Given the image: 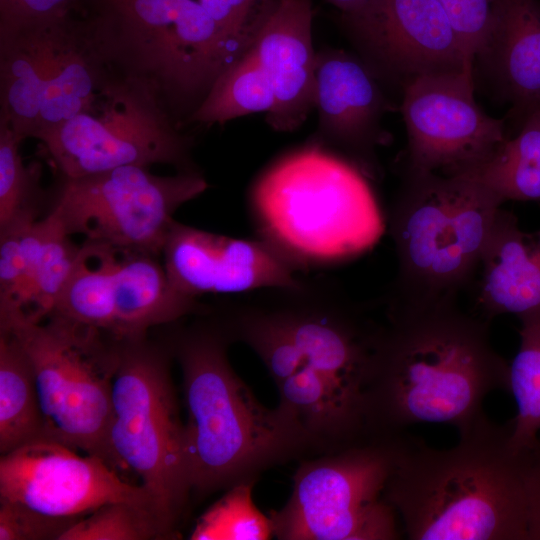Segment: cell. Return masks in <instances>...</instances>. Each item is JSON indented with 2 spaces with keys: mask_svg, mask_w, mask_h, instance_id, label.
Masks as SVG:
<instances>
[{
  "mask_svg": "<svg viewBox=\"0 0 540 540\" xmlns=\"http://www.w3.org/2000/svg\"><path fill=\"white\" fill-rule=\"evenodd\" d=\"M157 256L117 250L113 270L115 330L119 338L148 334L156 326L171 325L205 313L209 304L176 290Z\"/></svg>",
  "mask_w": 540,
  "mask_h": 540,
  "instance_id": "d6986e66",
  "label": "cell"
},
{
  "mask_svg": "<svg viewBox=\"0 0 540 540\" xmlns=\"http://www.w3.org/2000/svg\"><path fill=\"white\" fill-rule=\"evenodd\" d=\"M468 56H480L488 40L496 0H438Z\"/></svg>",
  "mask_w": 540,
  "mask_h": 540,
  "instance_id": "8d00e7d4",
  "label": "cell"
},
{
  "mask_svg": "<svg viewBox=\"0 0 540 540\" xmlns=\"http://www.w3.org/2000/svg\"><path fill=\"white\" fill-rule=\"evenodd\" d=\"M521 323L519 349L509 365V392L517 404L510 442L516 451L532 449L540 442V316Z\"/></svg>",
  "mask_w": 540,
  "mask_h": 540,
  "instance_id": "83f0119b",
  "label": "cell"
},
{
  "mask_svg": "<svg viewBox=\"0 0 540 540\" xmlns=\"http://www.w3.org/2000/svg\"><path fill=\"white\" fill-rule=\"evenodd\" d=\"M171 358L167 341L156 342L148 334L120 339L108 431L114 469L132 471L141 479L170 537L192 494Z\"/></svg>",
  "mask_w": 540,
  "mask_h": 540,
  "instance_id": "52a82bcc",
  "label": "cell"
},
{
  "mask_svg": "<svg viewBox=\"0 0 540 540\" xmlns=\"http://www.w3.org/2000/svg\"><path fill=\"white\" fill-rule=\"evenodd\" d=\"M67 19L0 37V117L22 140L35 132L43 92Z\"/></svg>",
  "mask_w": 540,
  "mask_h": 540,
  "instance_id": "7402d4cb",
  "label": "cell"
},
{
  "mask_svg": "<svg viewBox=\"0 0 540 540\" xmlns=\"http://www.w3.org/2000/svg\"><path fill=\"white\" fill-rule=\"evenodd\" d=\"M276 386L278 405L301 426L315 451L334 452L372 435L364 397L317 370L302 366Z\"/></svg>",
  "mask_w": 540,
  "mask_h": 540,
  "instance_id": "ffe728a7",
  "label": "cell"
},
{
  "mask_svg": "<svg viewBox=\"0 0 540 540\" xmlns=\"http://www.w3.org/2000/svg\"><path fill=\"white\" fill-rule=\"evenodd\" d=\"M0 500L55 517L82 518L112 502L145 506L157 516L153 499L142 485L124 481L98 456H81L49 439L1 455Z\"/></svg>",
  "mask_w": 540,
  "mask_h": 540,
  "instance_id": "4fadbf2b",
  "label": "cell"
},
{
  "mask_svg": "<svg viewBox=\"0 0 540 540\" xmlns=\"http://www.w3.org/2000/svg\"><path fill=\"white\" fill-rule=\"evenodd\" d=\"M502 203L465 173L409 169L388 218L398 258L392 299H455L470 281Z\"/></svg>",
  "mask_w": 540,
  "mask_h": 540,
  "instance_id": "5b68a950",
  "label": "cell"
},
{
  "mask_svg": "<svg viewBox=\"0 0 540 540\" xmlns=\"http://www.w3.org/2000/svg\"><path fill=\"white\" fill-rule=\"evenodd\" d=\"M22 139L0 117V227L24 214L38 215V178L23 163Z\"/></svg>",
  "mask_w": 540,
  "mask_h": 540,
  "instance_id": "4dcf8cb0",
  "label": "cell"
},
{
  "mask_svg": "<svg viewBox=\"0 0 540 540\" xmlns=\"http://www.w3.org/2000/svg\"><path fill=\"white\" fill-rule=\"evenodd\" d=\"M80 248L51 212L27 223L22 240L24 283L17 313L34 321L51 313L74 269Z\"/></svg>",
  "mask_w": 540,
  "mask_h": 540,
  "instance_id": "cb8c5ba5",
  "label": "cell"
},
{
  "mask_svg": "<svg viewBox=\"0 0 540 540\" xmlns=\"http://www.w3.org/2000/svg\"><path fill=\"white\" fill-rule=\"evenodd\" d=\"M25 349L35 375L45 439L95 455L112 468L108 431L120 339L56 313L39 321L0 316Z\"/></svg>",
  "mask_w": 540,
  "mask_h": 540,
  "instance_id": "ba28073f",
  "label": "cell"
},
{
  "mask_svg": "<svg viewBox=\"0 0 540 540\" xmlns=\"http://www.w3.org/2000/svg\"><path fill=\"white\" fill-rule=\"evenodd\" d=\"M177 327L167 342L181 367L192 494L255 482L265 470L315 450L279 405L264 406L233 370L232 343L209 313Z\"/></svg>",
  "mask_w": 540,
  "mask_h": 540,
  "instance_id": "3957f363",
  "label": "cell"
},
{
  "mask_svg": "<svg viewBox=\"0 0 540 540\" xmlns=\"http://www.w3.org/2000/svg\"><path fill=\"white\" fill-rule=\"evenodd\" d=\"M364 388L370 434L412 424L458 430L484 415L488 393L509 391V364L493 349L485 322L455 299L387 302Z\"/></svg>",
  "mask_w": 540,
  "mask_h": 540,
  "instance_id": "6da1fadb",
  "label": "cell"
},
{
  "mask_svg": "<svg viewBox=\"0 0 540 540\" xmlns=\"http://www.w3.org/2000/svg\"><path fill=\"white\" fill-rule=\"evenodd\" d=\"M343 17L377 60L406 80L472 69L473 60L438 0H375Z\"/></svg>",
  "mask_w": 540,
  "mask_h": 540,
  "instance_id": "9a60e30c",
  "label": "cell"
},
{
  "mask_svg": "<svg viewBox=\"0 0 540 540\" xmlns=\"http://www.w3.org/2000/svg\"><path fill=\"white\" fill-rule=\"evenodd\" d=\"M241 56L252 46L274 0H198Z\"/></svg>",
  "mask_w": 540,
  "mask_h": 540,
  "instance_id": "d6a6232c",
  "label": "cell"
},
{
  "mask_svg": "<svg viewBox=\"0 0 540 540\" xmlns=\"http://www.w3.org/2000/svg\"><path fill=\"white\" fill-rule=\"evenodd\" d=\"M45 439L31 361L18 339L0 328V453Z\"/></svg>",
  "mask_w": 540,
  "mask_h": 540,
  "instance_id": "d4e9b609",
  "label": "cell"
},
{
  "mask_svg": "<svg viewBox=\"0 0 540 540\" xmlns=\"http://www.w3.org/2000/svg\"><path fill=\"white\" fill-rule=\"evenodd\" d=\"M437 450L409 439L385 497L412 540H527L529 450L484 414Z\"/></svg>",
  "mask_w": 540,
  "mask_h": 540,
  "instance_id": "7a4b0ae2",
  "label": "cell"
},
{
  "mask_svg": "<svg viewBox=\"0 0 540 540\" xmlns=\"http://www.w3.org/2000/svg\"><path fill=\"white\" fill-rule=\"evenodd\" d=\"M117 250L104 243L85 240L74 269L51 313L114 335L116 315L113 270Z\"/></svg>",
  "mask_w": 540,
  "mask_h": 540,
  "instance_id": "484cf974",
  "label": "cell"
},
{
  "mask_svg": "<svg viewBox=\"0 0 540 540\" xmlns=\"http://www.w3.org/2000/svg\"><path fill=\"white\" fill-rule=\"evenodd\" d=\"M480 267L478 303L489 317L540 316V229L523 231L517 218L500 208Z\"/></svg>",
  "mask_w": 540,
  "mask_h": 540,
  "instance_id": "ac0fdd59",
  "label": "cell"
},
{
  "mask_svg": "<svg viewBox=\"0 0 540 540\" xmlns=\"http://www.w3.org/2000/svg\"><path fill=\"white\" fill-rule=\"evenodd\" d=\"M249 209L257 238L298 273L358 257L385 227L359 168L317 145L271 165L254 183Z\"/></svg>",
  "mask_w": 540,
  "mask_h": 540,
  "instance_id": "277c9868",
  "label": "cell"
},
{
  "mask_svg": "<svg viewBox=\"0 0 540 540\" xmlns=\"http://www.w3.org/2000/svg\"><path fill=\"white\" fill-rule=\"evenodd\" d=\"M79 519L50 516L0 500V540H60Z\"/></svg>",
  "mask_w": 540,
  "mask_h": 540,
  "instance_id": "d590c367",
  "label": "cell"
},
{
  "mask_svg": "<svg viewBox=\"0 0 540 540\" xmlns=\"http://www.w3.org/2000/svg\"><path fill=\"white\" fill-rule=\"evenodd\" d=\"M91 16L118 72L148 86L171 115L201 103L240 57L199 1L94 0Z\"/></svg>",
  "mask_w": 540,
  "mask_h": 540,
  "instance_id": "8992f818",
  "label": "cell"
},
{
  "mask_svg": "<svg viewBox=\"0 0 540 540\" xmlns=\"http://www.w3.org/2000/svg\"><path fill=\"white\" fill-rule=\"evenodd\" d=\"M34 219L38 216L25 214L0 227V315L19 309L24 283L23 233Z\"/></svg>",
  "mask_w": 540,
  "mask_h": 540,
  "instance_id": "836d02e7",
  "label": "cell"
},
{
  "mask_svg": "<svg viewBox=\"0 0 540 540\" xmlns=\"http://www.w3.org/2000/svg\"><path fill=\"white\" fill-rule=\"evenodd\" d=\"M255 482L237 484L199 518L191 540H265L273 536L271 520L254 504Z\"/></svg>",
  "mask_w": 540,
  "mask_h": 540,
  "instance_id": "f1b7e54d",
  "label": "cell"
},
{
  "mask_svg": "<svg viewBox=\"0 0 540 540\" xmlns=\"http://www.w3.org/2000/svg\"><path fill=\"white\" fill-rule=\"evenodd\" d=\"M329 3L341 10L342 13H352L358 11L375 0H327Z\"/></svg>",
  "mask_w": 540,
  "mask_h": 540,
  "instance_id": "ab89813d",
  "label": "cell"
},
{
  "mask_svg": "<svg viewBox=\"0 0 540 540\" xmlns=\"http://www.w3.org/2000/svg\"><path fill=\"white\" fill-rule=\"evenodd\" d=\"M468 174L480 181L501 203L508 200H540V169L505 157L497 151Z\"/></svg>",
  "mask_w": 540,
  "mask_h": 540,
  "instance_id": "1f68e13d",
  "label": "cell"
},
{
  "mask_svg": "<svg viewBox=\"0 0 540 540\" xmlns=\"http://www.w3.org/2000/svg\"><path fill=\"white\" fill-rule=\"evenodd\" d=\"M94 0H0V37L23 28L89 14Z\"/></svg>",
  "mask_w": 540,
  "mask_h": 540,
  "instance_id": "e575fe53",
  "label": "cell"
},
{
  "mask_svg": "<svg viewBox=\"0 0 540 540\" xmlns=\"http://www.w3.org/2000/svg\"><path fill=\"white\" fill-rule=\"evenodd\" d=\"M207 188L199 172L160 176L147 166L128 165L62 176L49 212L70 236L159 257L175 212Z\"/></svg>",
  "mask_w": 540,
  "mask_h": 540,
  "instance_id": "8fae6325",
  "label": "cell"
},
{
  "mask_svg": "<svg viewBox=\"0 0 540 540\" xmlns=\"http://www.w3.org/2000/svg\"><path fill=\"white\" fill-rule=\"evenodd\" d=\"M274 104L270 80L255 54L248 50L221 72L190 114V121L222 124L252 113H269Z\"/></svg>",
  "mask_w": 540,
  "mask_h": 540,
  "instance_id": "4316f807",
  "label": "cell"
},
{
  "mask_svg": "<svg viewBox=\"0 0 540 540\" xmlns=\"http://www.w3.org/2000/svg\"><path fill=\"white\" fill-rule=\"evenodd\" d=\"M409 437L370 435L301 463L286 504L269 515L282 540H393L400 537L385 489Z\"/></svg>",
  "mask_w": 540,
  "mask_h": 540,
  "instance_id": "9c48e42d",
  "label": "cell"
},
{
  "mask_svg": "<svg viewBox=\"0 0 540 540\" xmlns=\"http://www.w3.org/2000/svg\"><path fill=\"white\" fill-rule=\"evenodd\" d=\"M171 538L155 513L128 502L105 504L74 523L60 540H149Z\"/></svg>",
  "mask_w": 540,
  "mask_h": 540,
  "instance_id": "f546056e",
  "label": "cell"
},
{
  "mask_svg": "<svg viewBox=\"0 0 540 540\" xmlns=\"http://www.w3.org/2000/svg\"><path fill=\"white\" fill-rule=\"evenodd\" d=\"M36 139L65 177L153 164L198 172L190 140L178 131L170 112L143 82L121 74L90 110Z\"/></svg>",
  "mask_w": 540,
  "mask_h": 540,
  "instance_id": "30bf717a",
  "label": "cell"
},
{
  "mask_svg": "<svg viewBox=\"0 0 540 540\" xmlns=\"http://www.w3.org/2000/svg\"><path fill=\"white\" fill-rule=\"evenodd\" d=\"M161 255L172 286L195 299L292 287L304 278L257 237H229L176 220Z\"/></svg>",
  "mask_w": 540,
  "mask_h": 540,
  "instance_id": "5bb4252c",
  "label": "cell"
},
{
  "mask_svg": "<svg viewBox=\"0 0 540 540\" xmlns=\"http://www.w3.org/2000/svg\"><path fill=\"white\" fill-rule=\"evenodd\" d=\"M118 75L91 14L70 18L58 42L32 138L90 110Z\"/></svg>",
  "mask_w": 540,
  "mask_h": 540,
  "instance_id": "e0dca14e",
  "label": "cell"
},
{
  "mask_svg": "<svg viewBox=\"0 0 540 540\" xmlns=\"http://www.w3.org/2000/svg\"><path fill=\"white\" fill-rule=\"evenodd\" d=\"M497 152L540 169V110L527 116L519 134L511 140H505Z\"/></svg>",
  "mask_w": 540,
  "mask_h": 540,
  "instance_id": "74e56055",
  "label": "cell"
},
{
  "mask_svg": "<svg viewBox=\"0 0 540 540\" xmlns=\"http://www.w3.org/2000/svg\"><path fill=\"white\" fill-rule=\"evenodd\" d=\"M401 110L413 171L468 173L506 140L503 121L486 115L475 101L472 69L407 80Z\"/></svg>",
  "mask_w": 540,
  "mask_h": 540,
  "instance_id": "7c38bea8",
  "label": "cell"
},
{
  "mask_svg": "<svg viewBox=\"0 0 540 540\" xmlns=\"http://www.w3.org/2000/svg\"><path fill=\"white\" fill-rule=\"evenodd\" d=\"M312 0H274L251 50L272 85L267 122L291 132L315 108L317 56L312 44Z\"/></svg>",
  "mask_w": 540,
  "mask_h": 540,
  "instance_id": "2e32d148",
  "label": "cell"
},
{
  "mask_svg": "<svg viewBox=\"0 0 540 540\" xmlns=\"http://www.w3.org/2000/svg\"><path fill=\"white\" fill-rule=\"evenodd\" d=\"M526 493L527 540H540V442L529 450Z\"/></svg>",
  "mask_w": 540,
  "mask_h": 540,
  "instance_id": "f35d334b",
  "label": "cell"
},
{
  "mask_svg": "<svg viewBox=\"0 0 540 540\" xmlns=\"http://www.w3.org/2000/svg\"><path fill=\"white\" fill-rule=\"evenodd\" d=\"M315 108L333 136L346 145L363 148L373 142L381 95L359 61L334 52L317 57Z\"/></svg>",
  "mask_w": 540,
  "mask_h": 540,
  "instance_id": "603a6c76",
  "label": "cell"
},
{
  "mask_svg": "<svg viewBox=\"0 0 540 540\" xmlns=\"http://www.w3.org/2000/svg\"><path fill=\"white\" fill-rule=\"evenodd\" d=\"M480 56L491 63L503 92L524 120L540 110V1L496 0Z\"/></svg>",
  "mask_w": 540,
  "mask_h": 540,
  "instance_id": "44dd1931",
  "label": "cell"
}]
</instances>
